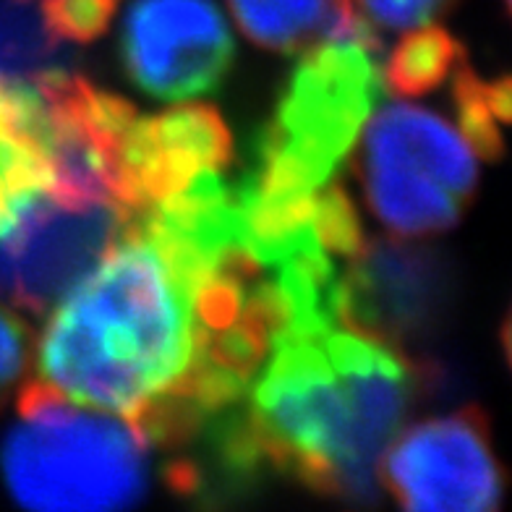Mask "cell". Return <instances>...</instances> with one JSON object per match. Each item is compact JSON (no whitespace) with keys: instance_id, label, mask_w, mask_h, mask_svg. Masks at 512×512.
<instances>
[{"instance_id":"cell-2","label":"cell","mask_w":512,"mask_h":512,"mask_svg":"<svg viewBox=\"0 0 512 512\" xmlns=\"http://www.w3.org/2000/svg\"><path fill=\"white\" fill-rule=\"evenodd\" d=\"M408 356L340 319L288 322L243 400L262 463L317 494L371 502L379 463L418 392Z\"/></svg>"},{"instance_id":"cell-18","label":"cell","mask_w":512,"mask_h":512,"mask_svg":"<svg viewBox=\"0 0 512 512\" xmlns=\"http://www.w3.org/2000/svg\"><path fill=\"white\" fill-rule=\"evenodd\" d=\"M32 358V332L14 311L0 306V405L6 403Z\"/></svg>"},{"instance_id":"cell-15","label":"cell","mask_w":512,"mask_h":512,"mask_svg":"<svg viewBox=\"0 0 512 512\" xmlns=\"http://www.w3.org/2000/svg\"><path fill=\"white\" fill-rule=\"evenodd\" d=\"M455 113H458V131L473 147L481 160H499L502 157V131L510 121V79L499 76L497 81L481 79L468 63H460L455 84Z\"/></svg>"},{"instance_id":"cell-3","label":"cell","mask_w":512,"mask_h":512,"mask_svg":"<svg viewBox=\"0 0 512 512\" xmlns=\"http://www.w3.org/2000/svg\"><path fill=\"white\" fill-rule=\"evenodd\" d=\"M377 50L371 34L304 50L256 139L254 168L233 186L246 249L275 246L317 225V194L335 181L382 95Z\"/></svg>"},{"instance_id":"cell-1","label":"cell","mask_w":512,"mask_h":512,"mask_svg":"<svg viewBox=\"0 0 512 512\" xmlns=\"http://www.w3.org/2000/svg\"><path fill=\"white\" fill-rule=\"evenodd\" d=\"M220 262L176 256L128 223L55 304L37 340V382L126 418L157 445L196 364V285Z\"/></svg>"},{"instance_id":"cell-12","label":"cell","mask_w":512,"mask_h":512,"mask_svg":"<svg viewBox=\"0 0 512 512\" xmlns=\"http://www.w3.org/2000/svg\"><path fill=\"white\" fill-rule=\"evenodd\" d=\"M50 186V170L37 142L34 84L0 79V233L24 202Z\"/></svg>"},{"instance_id":"cell-6","label":"cell","mask_w":512,"mask_h":512,"mask_svg":"<svg viewBox=\"0 0 512 512\" xmlns=\"http://www.w3.org/2000/svg\"><path fill=\"white\" fill-rule=\"evenodd\" d=\"M131 217L108 202L29 196L0 233V301L45 314L95 270Z\"/></svg>"},{"instance_id":"cell-19","label":"cell","mask_w":512,"mask_h":512,"mask_svg":"<svg viewBox=\"0 0 512 512\" xmlns=\"http://www.w3.org/2000/svg\"><path fill=\"white\" fill-rule=\"evenodd\" d=\"M502 3H505V8H510V0H502Z\"/></svg>"},{"instance_id":"cell-4","label":"cell","mask_w":512,"mask_h":512,"mask_svg":"<svg viewBox=\"0 0 512 512\" xmlns=\"http://www.w3.org/2000/svg\"><path fill=\"white\" fill-rule=\"evenodd\" d=\"M0 445V473L24 512H131L147 492L149 442L139 426L87 411L29 382Z\"/></svg>"},{"instance_id":"cell-16","label":"cell","mask_w":512,"mask_h":512,"mask_svg":"<svg viewBox=\"0 0 512 512\" xmlns=\"http://www.w3.org/2000/svg\"><path fill=\"white\" fill-rule=\"evenodd\" d=\"M40 6L58 40L92 42L108 29L115 0H40Z\"/></svg>"},{"instance_id":"cell-14","label":"cell","mask_w":512,"mask_h":512,"mask_svg":"<svg viewBox=\"0 0 512 512\" xmlns=\"http://www.w3.org/2000/svg\"><path fill=\"white\" fill-rule=\"evenodd\" d=\"M465 61V50L439 27H418L403 37L387 58L384 79L400 97H421L437 89Z\"/></svg>"},{"instance_id":"cell-13","label":"cell","mask_w":512,"mask_h":512,"mask_svg":"<svg viewBox=\"0 0 512 512\" xmlns=\"http://www.w3.org/2000/svg\"><path fill=\"white\" fill-rule=\"evenodd\" d=\"M61 40L45 24L40 0H0V79L32 84L61 68Z\"/></svg>"},{"instance_id":"cell-17","label":"cell","mask_w":512,"mask_h":512,"mask_svg":"<svg viewBox=\"0 0 512 512\" xmlns=\"http://www.w3.org/2000/svg\"><path fill=\"white\" fill-rule=\"evenodd\" d=\"M358 19L374 32H408L429 27L434 19L445 16L458 0H351Z\"/></svg>"},{"instance_id":"cell-5","label":"cell","mask_w":512,"mask_h":512,"mask_svg":"<svg viewBox=\"0 0 512 512\" xmlns=\"http://www.w3.org/2000/svg\"><path fill=\"white\" fill-rule=\"evenodd\" d=\"M366 202L400 236L458 223L479 183V157L458 128L411 102L379 108L358 149Z\"/></svg>"},{"instance_id":"cell-11","label":"cell","mask_w":512,"mask_h":512,"mask_svg":"<svg viewBox=\"0 0 512 512\" xmlns=\"http://www.w3.org/2000/svg\"><path fill=\"white\" fill-rule=\"evenodd\" d=\"M228 6L241 32L272 53H304L345 34L377 37L351 0H228Z\"/></svg>"},{"instance_id":"cell-10","label":"cell","mask_w":512,"mask_h":512,"mask_svg":"<svg viewBox=\"0 0 512 512\" xmlns=\"http://www.w3.org/2000/svg\"><path fill=\"white\" fill-rule=\"evenodd\" d=\"M230 155L233 136L209 105L136 113L115 152V204L128 217L142 215L204 170L225 168Z\"/></svg>"},{"instance_id":"cell-9","label":"cell","mask_w":512,"mask_h":512,"mask_svg":"<svg viewBox=\"0 0 512 512\" xmlns=\"http://www.w3.org/2000/svg\"><path fill=\"white\" fill-rule=\"evenodd\" d=\"M236 42L215 0H134L121 27V61L144 95L181 102L215 92Z\"/></svg>"},{"instance_id":"cell-8","label":"cell","mask_w":512,"mask_h":512,"mask_svg":"<svg viewBox=\"0 0 512 512\" xmlns=\"http://www.w3.org/2000/svg\"><path fill=\"white\" fill-rule=\"evenodd\" d=\"M337 277V317L408 356L442 327L452 301L450 262L421 243L374 238Z\"/></svg>"},{"instance_id":"cell-7","label":"cell","mask_w":512,"mask_h":512,"mask_svg":"<svg viewBox=\"0 0 512 512\" xmlns=\"http://www.w3.org/2000/svg\"><path fill=\"white\" fill-rule=\"evenodd\" d=\"M379 481L400 512H502L505 479L479 408L405 429L384 450Z\"/></svg>"}]
</instances>
